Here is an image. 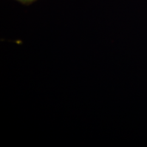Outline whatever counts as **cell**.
I'll list each match as a JSON object with an SVG mask.
<instances>
[{"instance_id": "obj_1", "label": "cell", "mask_w": 147, "mask_h": 147, "mask_svg": "<svg viewBox=\"0 0 147 147\" xmlns=\"http://www.w3.org/2000/svg\"><path fill=\"white\" fill-rule=\"evenodd\" d=\"M15 1L20 3L23 5H30L38 0H15Z\"/></svg>"}]
</instances>
